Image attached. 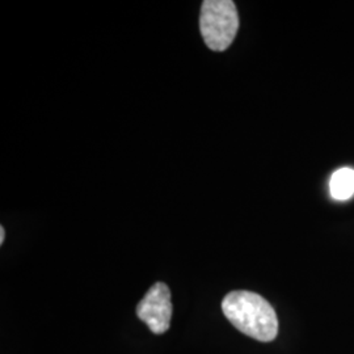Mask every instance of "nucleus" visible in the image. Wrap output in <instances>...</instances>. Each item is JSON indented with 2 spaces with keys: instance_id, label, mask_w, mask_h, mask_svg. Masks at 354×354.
I'll return each instance as SVG.
<instances>
[{
  "instance_id": "obj_1",
  "label": "nucleus",
  "mask_w": 354,
  "mask_h": 354,
  "mask_svg": "<svg viewBox=\"0 0 354 354\" xmlns=\"http://www.w3.org/2000/svg\"><path fill=\"white\" fill-rule=\"evenodd\" d=\"M222 311L235 328L254 340L272 342L279 333V319L274 308L252 291L228 292L222 301Z\"/></svg>"
},
{
  "instance_id": "obj_2",
  "label": "nucleus",
  "mask_w": 354,
  "mask_h": 354,
  "mask_svg": "<svg viewBox=\"0 0 354 354\" xmlns=\"http://www.w3.org/2000/svg\"><path fill=\"white\" fill-rule=\"evenodd\" d=\"M200 29L210 50L228 49L239 30L235 3L231 0H205L200 15Z\"/></svg>"
},
{
  "instance_id": "obj_3",
  "label": "nucleus",
  "mask_w": 354,
  "mask_h": 354,
  "mask_svg": "<svg viewBox=\"0 0 354 354\" xmlns=\"http://www.w3.org/2000/svg\"><path fill=\"white\" fill-rule=\"evenodd\" d=\"M172 311L171 291L163 282H156L151 286L137 306V315L156 335L168 330Z\"/></svg>"
},
{
  "instance_id": "obj_4",
  "label": "nucleus",
  "mask_w": 354,
  "mask_h": 354,
  "mask_svg": "<svg viewBox=\"0 0 354 354\" xmlns=\"http://www.w3.org/2000/svg\"><path fill=\"white\" fill-rule=\"evenodd\" d=\"M330 196L337 201H346L354 196V169H337L329 181Z\"/></svg>"
},
{
  "instance_id": "obj_5",
  "label": "nucleus",
  "mask_w": 354,
  "mask_h": 354,
  "mask_svg": "<svg viewBox=\"0 0 354 354\" xmlns=\"http://www.w3.org/2000/svg\"><path fill=\"white\" fill-rule=\"evenodd\" d=\"M4 238H6V231H4V227L1 226V227H0V243H1V244L4 243Z\"/></svg>"
}]
</instances>
